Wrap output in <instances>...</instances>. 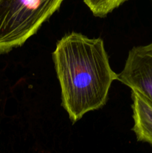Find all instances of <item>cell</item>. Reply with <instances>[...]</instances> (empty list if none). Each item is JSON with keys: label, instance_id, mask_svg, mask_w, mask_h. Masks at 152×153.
<instances>
[{"label": "cell", "instance_id": "obj_1", "mask_svg": "<svg viewBox=\"0 0 152 153\" xmlns=\"http://www.w3.org/2000/svg\"><path fill=\"white\" fill-rule=\"evenodd\" d=\"M52 58L62 105L73 123L106 104L118 74L110 67L102 39L69 33L58 41Z\"/></svg>", "mask_w": 152, "mask_h": 153}, {"label": "cell", "instance_id": "obj_5", "mask_svg": "<svg viewBox=\"0 0 152 153\" xmlns=\"http://www.w3.org/2000/svg\"><path fill=\"white\" fill-rule=\"evenodd\" d=\"M126 1L127 0H83V2L89 7L94 16L97 17H104Z\"/></svg>", "mask_w": 152, "mask_h": 153}, {"label": "cell", "instance_id": "obj_2", "mask_svg": "<svg viewBox=\"0 0 152 153\" xmlns=\"http://www.w3.org/2000/svg\"><path fill=\"white\" fill-rule=\"evenodd\" d=\"M64 0H0V54L23 45Z\"/></svg>", "mask_w": 152, "mask_h": 153}, {"label": "cell", "instance_id": "obj_4", "mask_svg": "<svg viewBox=\"0 0 152 153\" xmlns=\"http://www.w3.org/2000/svg\"><path fill=\"white\" fill-rule=\"evenodd\" d=\"M134 126L138 141L145 142L152 146V103L142 94L131 90Z\"/></svg>", "mask_w": 152, "mask_h": 153}, {"label": "cell", "instance_id": "obj_6", "mask_svg": "<svg viewBox=\"0 0 152 153\" xmlns=\"http://www.w3.org/2000/svg\"><path fill=\"white\" fill-rule=\"evenodd\" d=\"M151 1H152V0H151Z\"/></svg>", "mask_w": 152, "mask_h": 153}, {"label": "cell", "instance_id": "obj_3", "mask_svg": "<svg viewBox=\"0 0 152 153\" xmlns=\"http://www.w3.org/2000/svg\"><path fill=\"white\" fill-rule=\"evenodd\" d=\"M118 80L142 94L152 103V42L134 46L128 52Z\"/></svg>", "mask_w": 152, "mask_h": 153}]
</instances>
